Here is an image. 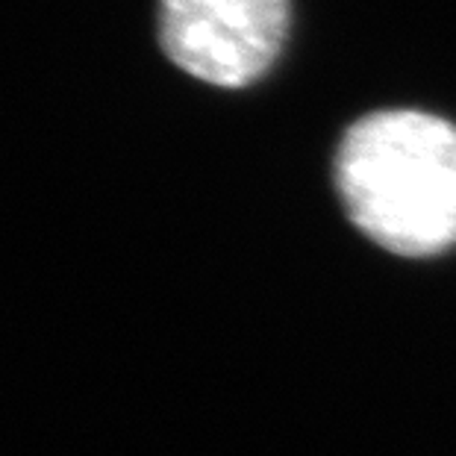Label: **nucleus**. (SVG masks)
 I'll return each instance as SVG.
<instances>
[{
	"instance_id": "nucleus-1",
	"label": "nucleus",
	"mask_w": 456,
	"mask_h": 456,
	"mask_svg": "<svg viewBox=\"0 0 456 456\" xmlns=\"http://www.w3.org/2000/svg\"><path fill=\"white\" fill-rule=\"evenodd\" d=\"M336 189L380 248L442 254L456 245V127L419 110L365 115L338 144Z\"/></svg>"
},
{
	"instance_id": "nucleus-2",
	"label": "nucleus",
	"mask_w": 456,
	"mask_h": 456,
	"mask_svg": "<svg viewBox=\"0 0 456 456\" xmlns=\"http://www.w3.org/2000/svg\"><path fill=\"white\" fill-rule=\"evenodd\" d=\"M289 0H159V45L183 74L241 89L277 62Z\"/></svg>"
}]
</instances>
